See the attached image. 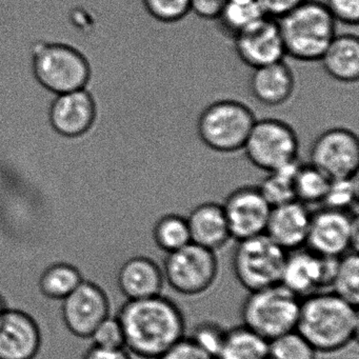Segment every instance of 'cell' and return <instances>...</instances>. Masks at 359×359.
<instances>
[{
    "mask_svg": "<svg viewBox=\"0 0 359 359\" xmlns=\"http://www.w3.org/2000/svg\"><path fill=\"white\" fill-rule=\"evenodd\" d=\"M231 235L235 241L266 233L271 207L257 186L235 189L222 203Z\"/></svg>",
    "mask_w": 359,
    "mask_h": 359,
    "instance_id": "obj_13",
    "label": "cell"
},
{
    "mask_svg": "<svg viewBox=\"0 0 359 359\" xmlns=\"http://www.w3.org/2000/svg\"><path fill=\"white\" fill-rule=\"evenodd\" d=\"M358 241L357 214L323 207L311 216L306 245L323 257L340 258L356 251Z\"/></svg>",
    "mask_w": 359,
    "mask_h": 359,
    "instance_id": "obj_10",
    "label": "cell"
},
{
    "mask_svg": "<svg viewBox=\"0 0 359 359\" xmlns=\"http://www.w3.org/2000/svg\"><path fill=\"white\" fill-rule=\"evenodd\" d=\"M228 0H191L190 13L205 20H218Z\"/></svg>",
    "mask_w": 359,
    "mask_h": 359,
    "instance_id": "obj_37",
    "label": "cell"
},
{
    "mask_svg": "<svg viewBox=\"0 0 359 359\" xmlns=\"http://www.w3.org/2000/svg\"><path fill=\"white\" fill-rule=\"evenodd\" d=\"M125 336V348L133 358L161 359L186 338L184 312L163 294L126 300L115 313Z\"/></svg>",
    "mask_w": 359,
    "mask_h": 359,
    "instance_id": "obj_1",
    "label": "cell"
},
{
    "mask_svg": "<svg viewBox=\"0 0 359 359\" xmlns=\"http://www.w3.org/2000/svg\"><path fill=\"white\" fill-rule=\"evenodd\" d=\"M299 138L294 128L278 118L256 119L243 152L248 161L266 173L298 161Z\"/></svg>",
    "mask_w": 359,
    "mask_h": 359,
    "instance_id": "obj_8",
    "label": "cell"
},
{
    "mask_svg": "<svg viewBox=\"0 0 359 359\" xmlns=\"http://www.w3.org/2000/svg\"><path fill=\"white\" fill-rule=\"evenodd\" d=\"M83 281V275L76 266L68 262H55L41 273L39 287L47 297L64 300Z\"/></svg>",
    "mask_w": 359,
    "mask_h": 359,
    "instance_id": "obj_24",
    "label": "cell"
},
{
    "mask_svg": "<svg viewBox=\"0 0 359 359\" xmlns=\"http://www.w3.org/2000/svg\"><path fill=\"white\" fill-rule=\"evenodd\" d=\"M317 354L297 330L269 341L268 359H316Z\"/></svg>",
    "mask_w": 359,
    "mask_h": 359,
    "instance_id": "obj_30",
    "label": "cell"
},
{
    "mask_svg": "<svg viewBox=\"0 0 359 359\" xmlns=\"http://www.w3.org/2000/svg\"><path fill=\"white\" fill-rule=\"evenodd\" d=\"M264 16L258 0H228L217 22L222 30L234 39Z\"/></svg>",
    "mask_w": 359,
    "mask_h": 359,
    "instance_id": "obj_26",
    "label": "cell"
},
{
    "mask_svg": "<svg viewBox=\"0 0 359 359\" xmlns=\"http://www.w3.org/2000/svg\"><path fill=\"white\" fill-rule=\"evenodd\" d=\"M85 359H133L126 348H104L92 346Z\"/></svg>",
    "mask_w": 359,
    "mask_h": 359,
    "instance_id": "obj_39",
    "label": "cell"
},
{
    "mask_svg": "<svg viewBox=\"0 0 359 359\" xmlns=\"http://www.w3.org/2000/svg\"><path fill=\"white\" fill-rule=\"evenodd\" d=\"M298 165L299 161L270 172L262 180V184L257 186L262 196L266 198L271 207L296 201L294 193V176Z\"/></svg>",
    "mask_w": 359,
    "mask_h": 359,
    "instance_id": "obj_29",
    "label": "cell"
},
{
    "mask_svg": "<svg viewBox=\"0 0 359 359\" xmlns=\"http://www.w3.org/2000/svg\"><path fill=\"white\" fill-rule=\"evenodd\" d=\"M310 163L331 180L357 177L358 137L352 130L346 128L325 130L311 146Z\"/></svg>",
    "mask_w": 359,
    "mask_h": 359,
    "instance_id": "obj_11",
    "label": "cell"
},
{
    "mask_svg": "<svg viewBox=\"0 0 359 359\" xmlns=\"http://www.w3.org/2000/svg\"><path fill=\"white\" fill-rule=\"evenodd\" d=\"M268 340L243 325L226 330L216 359H268Z\"/></svg>",
    "mask_w": 359,
    "mask_h": 359,
    "instance_id": "obj_23",
    "label": "cell"
},
{
    "mask_svg": "<svg viewBox=\"0 0 359 359\" xmlns=\"http://www.w3.org/2000/svg\"><path fill=\"white\" fill-rule=\"evenodd\" d=\"M302 299L283 285L249 292L241 308L243 325L270 340L297 327Z\"/></svg>",
    "mask_w": 359,
    "mask_h": 359,
    "instance_id": "obj_5",
    "label": "cell"
},
{
    "mask_svg": "<svg viewBox=\"0 0 359 359\" xmlns=\"http://www.w3.org/2000/svg\"><path fill=\"white\" fill-rule=\"evenodd\" d=\"M142 9L157 22L175 24L190 13L191 0H140Z\"/></svg>",
    "mask_w": 359,
    "mask_h": 359,
    "instance_id": "obj_32",
    "label": "cell"
},
{
    "mask_svg": "<svg viewBox=\"0 0 359 359\" xmlns=\"http://www.w3.org/2000/svg\"><path fill=\"white\" fill-rule=\"evenodd\" d=\"M312 212L308 205L292 201L271 209L266 236L287 252L304 247L308 238Z\"/></svg>",
    "mask_w": 359,
    "mask_h": 359,
    "instance_id": "obj_19",
    "label": "cell"
},
{
    "mask_svg": "<svg viewBox=\"0 0 359 359\" xmlns=\"http://www.w3.org/2000/svg\"><path fill=\"white\" fill-rule=\"evenodd\" d=\"M287 254L266 234L243 239L233 254V272L249 292L280 285Z\"/></svg>",
    "mask_w": 359,
    "mask_h": 359,
    "instance_id": "obj_7",
    "label": "cell"
},
{
    "mask_svg": "<svg viewBox=\"0 0 359 359\" xmlns=\"http://www.w3.org/2000/svg\"><path fill=\"white\" fill-rule=\"evenodd\" d=\"M264 14L269 18L279 20L295 9L304 0H258Z\"/></svg>",
    "mask_w": 359,
    "mask_h": 359,
    "instance_id": "obj_38",
    "label": "cell"
},
{
    "mask_svg": "<svg viewBox=\"0 0 359 359\" xmlns=\"http://www.w3.org/2000/svg\"><path fill=\"white\" fill-rule=\"evenodd\" d=\"M90 337L93 346L100 348H125V336L116 315H110L104 319Z\"/></svg>",
    "mask_w": 359,
    "mask_h": 359,
    "instance_id": "obj_34",
    "label": "cell"
},
{
    "mask_svg": "<svg viewBox=\"0 0 359 359\" xmlns=\"http://www.w3.org/2000/svg\"><path fill=\"white\" fill-rule=\"evenodd\" d=\"M249 90L256 102L269 108L287 104L296 90L293 69L285 62L253 69L249 79Z\"/></svg>",
    "mask_w": 359,
    "mask_h": 359,
    "instance_id": "obj_20",
    "label": "cell"
},
{
    "mask_svg": "<svg viewBox=\"0 0 359 359\" xmlns=\"http://www.w3.org/2000/svg\"><path fill=\"white\" fill-rule=\"evenodd\" d=\"M337 260L323 257L308 248L287 252L280 285L300 299L330 291Z\"/></svg>",
    "mask_w": 359,
    "mask_h": 359,
    "instance_id": "obj_12",
    "label": "cell"
},
{
    "mask_svg": "<svg viewBox=\"0 0 359 359\" xmlns=\"http://www.w3.org/2000/svg\"><path fill=\"white\" fill-rule=\"evenodd\" d=\"M62 314L73 333L89 337L104 319L112 315V306L102 287L83 280L62 300Z\"/></svg>",
    "mask_w": 359,
    "mask_h": 359,
    "instance_id": "obj_14",
    "label": "cell"
},
{
    "mask_svg": "<svg viewBox=\"0 0 359 359\" xmlns=\"http://www.w3.org/2000/svg\"><path fill=\"white\" fill-rule=\"evenodd\" d=\"M163 268L153 258L134 254L121 264L117 285L126 300L146 299L163 294Z\"/></svg>",
    "mask_w": 359,
    "mask_h": 359,
    "instance_id": "obj_17",
    "label": "cell"
},
{
    "mask_svg": "<svg viewBox=\"0 0 359 359\" xmlns=\"http://www.w3.org/2000/svg\"><path fill=\"white\" fill-rule=\"evenodd\" d=\"M37 83L53 95L86 89L91 69L85 56L65 43H39L32 49Z\"/></svg>",
    "mask_w": 359,
    "mask_h": 359,
    "instance_id": "obj_6",
    "label": "cell"
},
{
    "mask_svg": "<svg viewBox=\"0 0 359 359\" xmlns=\"http://www.w3.org/2000/svg\"><path fill=\"white\" fill-rule=\"evenodd\" d=\"M152 238L154 245L167 255L186 247L191 243L187 217L175 213L161 216L153 226Z\"/></svg>",
    "mask_w": 359,
    "mask_h": 359,
    "instance_id": "obj_25",
    "label": "cell"
},
{
    "mask_svg": "<svg viewBox=\"0 0 359 359\" xmlns=\"http://www.w3.org/2000/svg\"><path fill=\"white\" fill-rule=\"evenodd\" d=\"M325 5L336 22L348 27L358 25L359 0H325Z\"/></svg>",
    "mask_w": 359,
    "mask_h": 359,
    "instance_id": "obj_35",
    "label": "cell"
},
{
    "mask_svg": "<svg viewBox=\"0 0 359 359\" xmlns=\"http://www.w3.org/2000/svg\"><path fill=\"white\" fill-rule=\"evenodd\" d=\"M9 309L8 306L7 302H6L5 298L3 297V295L0 294V316L6 312V311Z\"/></svg>",
    "mask_w": 359,
    "mask_h": 359,
    "instance_id": "obj_40",
    "label": "cell"
},
{
    "mask_svg": "<svg viewBox=\"0 0 359 359\" xmlns=\"http://www.w3.org/2000/svg\"><path fill=\"white\" fill-rule=\"evenodd\" d=\"M191 243L217 252L232 238L222 205L213 201L196 205L187 217Z\"/></svg>",
    "mask_w": 359,
    "mask_h": 359,
    "instance_id": "obj_21",
    "label": "cell"
},
{
    "mask_svg": "<svg viewBox=\"0 0 359 359\" xmlns=\"http://www.w3.org/2000/svg\"><path fill=\"white\" fill-rule=\"evenodd\" d=\"M226 329L215 321L205 320L193 330L190 339L201 350L213 357H217L226 336Z\"/></svg>",
    "mask_w": 359,
    "mask_h": 359,
    "instance_id": "obj_33",
    "label": "cell"
},
{
    "mask_svg": "<svg viewBox=\"0 0 359 359\" xmlns=\"http://www.w3.org/2000/svg\"><path fill=\"white\" fill-rule=\"evenodd\" d=\"M277 22L285 55L298 62H319L337 34V22L317 0H304Z\"/></svg>",
    "mask_w": 359,
    "mask_h": 359,
    "instance_id": "obj_3",
    "label": "cell"
},
{
    "mask_svg": "<svg viewBox=\"0 0 359 359\" xmlns=\"http://www.w3.org/2000/svg\"><path fill=\"white\" fill-rule=\"evenodd\" d=\"M256 117L251 108L236 100H219L205 107L197 119L201 142L220 154L243 150Z\"/></svg>",
    "mask_w": 359,
    "mask_h": 359,
    "instance_id": "obj_4",
    "label": "cell"
},
{
    "mask_svg": "<svg viewBox=\"0 0 359 359\" xmlns=\"http://www.w3.org/2000/svg\"><path fill=\"white\" fill-rule=\"evenodd\" d=\"M325 72L341 83H356L359 79V39L352 33L336 34L320 60Z\"/></svg>",
    "mask_w": 359,
    "mask_h": 359,
    "instance_id": "obj_22",
    "label": "cell"
},
{
    "mask_svg": "<svg viewBox=\"0 0 359 359\" xmlns=\"http://www.w3.org/2000/svg\"><path fill=\"white\" fill-rule=\"evenodd\" d=\"M330 291L358 306L359 258L356 251L348 252L338 258Z\"/></svg>",
    "mask_w": 359,
    "mask_h": 359,
    "instance_id": "obj_28",
    "label": "cell"
},
{
    "mask_svg": "<svg viewBox=\"0 0 359 359\" xmlns=\"http://www.w3.org/2000/svg\"><path fill=\"white\" fill-rule=\"evenodd\" d=\"M39 344V327L30 315L9 308L0 316V359H31Z\"/></svg>",
    "mask_w": 359,
    "mask_h": 359,
    "instance_id": "obj_18",
    "label": "cell"
},
{
    "mask_svg": "<svg viewBox=\"0 0 359 359\" xmlns=\"http://www.w3.org/2000/svg\"><path fill=\"white\" fill-rule=\"evenodd\" d=\"M95 115V104L91 94L81 89L56 95L50 106L49 121L56 133L75 138L91 129Z\"/></svg>",
    "mask_w": 359,
    "mask_h": 359,
    "instance_id": "obj_16",
    "label": "cell"
},
{
    "mask_svg": "<svg viewBox=\"0 0 359 359\" xmlns=\"http://www.w3.org/2000/svg\"><path fill=\"white\" fill-rule=\"evenodd\" d=\"M356 177L331 180L325 201L321 205L331 209L355 213L357 207Z\"/></svg>",
    "mask_w": 359,
    "mask_h": 359,
    "instance_id": "obj_31",
    "label": "cell"
},
{
    "mask_svg": "<svg viewBox=\"0 0 359 359\" xmlns=\"http://www.w3.org/2000/svg\"><path fill=\"white\" fill-rule=\"evenodd\" d=\"M161 359H216L197 346L190 338H184Z\"/></svg>",
    "mask_w": 359,
    "mask_h": 359,
    "instance_id": "obj_36",
    "label": "cell"
},
{
    "mask_svg": "<svg viewBox=\"0 0 359 359\" xmlns=\"http://www.w3.org/2000/svg\"><path fill=\"white\" fill-rule=\"evenodd\" d=\"M357 308L331 291L314 294L300 302L296 330L317 353L338 352L357 339Z\"/></svg>",
    "mask_w": 359,
    "mask_h": 359,
    "instance_id": "obj_2",
    "label": "cell"
},
{
    "mask_svg": "<svg viewBox=\"0 0 359 359\" xmlns=\"http://www.w3.org/2000/svg\"><path fill=\"white\" fill-rule=\"evenodd\" d=\"M165 281L180 295L195 297L212 289L219 275L216 252L189 243L168 254L163 266Z\"/></svg>",
    "mask_w": 359,
    "mask_h": 359,
    "instance_id": "obj_9",
    "label": "cell"
},
{
    "mask_svg": "<svg viewBox=\"0 0 359 359\" xmlns=\"http://www.w3.org/2000/svg\"><path fill=\"white\" fill-rule=\"evenodd\" d=\"M331 180L312 163H300L294 176L296 201L304 205L323 203Z\"/></svg>",
    "mask_w": 359,
    "mask_h": 359,
    "instance_id": "obj_27",
    "label": "cell"
},
{
    "mask_svg": "<svg viewBox=\"0 0 359 359\" xmlns=\"http://www.w3.org/2000/svg\"><path fill=\"white\" fill-rule=\"evenodd\" d=\"M239 60L253 69L285 60V50L278 22L264 16L233 39Z\"/></svg>",
    "mask_w": 359,
    "mask_h": 359,
    "instance_id": "obj_15",
    "label": "cell"
}]
</instances>
